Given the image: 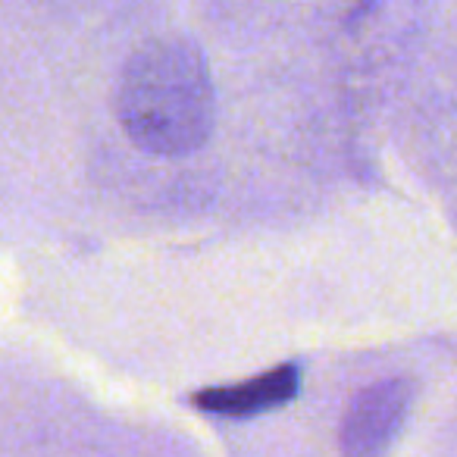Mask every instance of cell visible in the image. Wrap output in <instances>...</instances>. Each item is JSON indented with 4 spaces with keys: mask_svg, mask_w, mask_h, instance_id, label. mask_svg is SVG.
<instances>
[{
    "mask_svg": "<svg viewBox=\"0 0 457 457\" xmlns=\"http://www.w3.org/2000/svg\"><path fill=\"white\" fill-rule=\"evenodd\" d=\"M116 120L135 147L157 157L201 151L213 135L216 91L207 57L188 38H154L126 60Z\"/></svg>",
    "mask_w": 457,
    "mask_h": 457,
    "instance_id": "obj_1",
    "label": "cell"
},
{
    "mask_svg": "<svg viewBox=\"0 0 457 457\" xmlns=\"http://www.w3.org/2000/svg\"><path fill=\"white\" fill-rule=\"evenodd\" d=\"M417 382L407 376L373 382L348 404L338 429L342 457H386L411 417Z\"/></svg>",
    "mask_w": 457,
    "mask_h": 457,
    "instance_id": "obj_2",
    "label": "cell"
},
{
    "mask_svg": "<svg viewBox=\"0 0 457 457\" xmlns=\"http://www.w3.org/2000/svg\"><path fill=\"white\" fill-rule=\"evenodd\" d=\"M301 392V367L298 363H282L261 376H251L245 382H232V386H213L204 392L191 395V404L204 413H216V417H257V413H270L286 407Z\"/></svg>",
    "mask_w": 457,
    "mask_h": 457,
    "instance_id": "obj_3",
    "label": "cell"
}]
</instances>
